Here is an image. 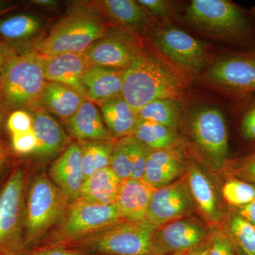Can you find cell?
Wrapping results in <instances>:
<instances>
[{"label":"cell","instance_id":"cell-1","mask_svg":"<svg viewBox=\"0 0 255 255\" xmlns=\"http://www.w3.org/2000/svg\"><path fill=\"white\" fill-rule=\"evenodd\" d=\"M111 26L95 1H70L36 50L42 56L84 53Z\"/></svg>","mask_w":255,"mask_h":255},{"label":"cell","instance_id":"cell-2","mask_svg":"<svg viewBox=\"0 0 255 255\" xmlns=\"http://www.w3.org/2000/svg\"><path fill=\"white\" fill-rule=\"evenodd\" d=\"M185 88L179 73L144 48L124 71L122 95L134 112L159 99L177 100Z\"/></svg>","mask_w":255,"mask_h":255},{"label":"cell","instance_id":"cell-3","mask_svg":"<svg viewBox=\"0 0 255 255\" xmlns=\"http://www.w3.org/2000/svg\"><path fill=\"white\" fill-rule=\"evenodd\" d=\"M198 29L221 41L255 49V19L236 3L227 0H193L186 12Z\"/></svg>","mask_w":255,"mask_h":255},{"label":"cell","instance_id":"cell-4","mask_svg":"<svg viewBox=\"0 0 255 255\" xmlns=\"http://www.w3.org/2000/svg\"><path fill=\"white\" fill-rule=\"evenodd\" d=\"M69 204L63 191L46 176L32 180L25 199L23 253L38 246L48 230L60 222Z\"/></svg>","mask_w":255,"mask_h":255},{"label":"cell","instance_id":"cell-5","mask_svg":"<svg viewBox=\"0 0 255 255\" xmlns=\"http://www.w3.org/2000/svg\"><path fill=\"white\" fill-rule=\"evenodd\" d=\"M47 82L43 56L33 50L11 60L0 78V93L10 113L16 110L31 112L40 107Z\"/></svg>","mask_w":255,"mask_h":255},{"label":"cell","instance_id":"cell-6","mask_svg":"<svg viewBox=\"0 0 255 255\" xmlns=\"http://www.w3.org/2000/svg\"><path fill=\"white\" fill-rule=\"evenodd\" d=\"M155 230L146 220H125L63 248L94 255H155Z\"/></svg>","mask_w":255,"mask_h":255},{"label":"cell","instance_id":"cell-7","mask_svg":"<svg viewBox=\"0 0 255 255\" xmlns=\"http://www.w3.org/2000/svg\"><path fill=\"white\" fill-rule=\"evenodd\" d=\"M122 219L116 203L97 204L79 198L69 205L58 231L35 248L67 246L100 232Z\"/></svg>","mask_w":255,"mask_h":255},{"label":"cell","instance_id":"cell-8","mask_svg":"<svg viewBox=\"0 0 255 255\" xmlns=\"http://www.w3.org/2000/svg\"><path fill=\"white\" fill-rule=\"evenodd\" d=\"M26 173L23 164H15L0 187V255L23 252Z\"/></svg>","mask_w":255,"mask_h":255},{"label":"cell","instance_id":"cell-9","mask_svg":"<svg viewBox=\"0 0 255 255\" xmlns=\"http://www.w3.org/2000/svg\"><path fill=\"white\" fill-rule=\"evenodd\" d=\"M12 11L0 17V41L16 55L36 50L56 18L35 9Z\"/></svg>","mask_w":255,"mask_h":255},{"label":"cell","instance_id":"cell-10","mask_svg":"<svg viewBox=\"0 0 255 255\" xmlns=\"http://www.w3.org/2000/svg\"><path fill=\"white\" fill-rule=\"evenodd\" d=\"M190 131L196 145L217 168L226 163L229 136L226 119L221 110L211 107L196 109L190 117Z\"/></svg>","mask_w":255,"mask_h":255},{"label":"cell","instance_id":"cell-11","mask_svg":"<svg viewBox=\"0 0 255 255\" xmlns=\"http://www.w3.org/2000/svg\"><path fill=\"white\" fill-rule=\"evenodd\" d=\"M208 78L232 95L248 100L255 97V49L223 57L209 69Z\"/></svg>","mask_w":255,"mask_h":255},{"label":"cell","instance_id":"cell-12","mask_svg":"<svg viewBox=\"0 0 255 255\" xmlns=\"http://www.w3.org/2000/svg\"><path fill=\"white\" fill-rule=\"evenodd\" d=\"M143 50L137 36L112 26L85 54L92 65L125 70Z\"/></svg>","mask_w":255,"mask_h":255},{"label":"cell","instance_id":"cell-13","mask_svg":"<svg viewBox=\"0 0 255 255\" xmlns=\"http://www.w3.org/2000/svg\"><path fill=\"white\" fill-rule=\"evenodd\" d=\"M154 44L183 70L196 73L206 66L205 48L200 41L176 28L156 29L150 33Z\"/></svg>","mask_w":255,"mask_h":255},{"label":"cell","instance_id":"cell-14","mask_svg":"<svg viewBox=\"0 0 255 255\" xmlns=\"http://www.w3.org/2000/svg\"><path fill=\"white\" fill-rule=\"evenodd\" d=\"M205 229L190 220L177 219L157 228L154 234V255H189L205 240Z\"/></svg>","mask_w":255,"mask_h":255},{"label":"cell","instance_id":"cell-15","mask_svg":"<svg viewBox=\"0 0 255 255\" xmlns=\"http://www.w3.org/2000/svg\"><path fill=\"white\" fill-rule=\"evenodd\" d=\"M192 206L189 187L182 181L156 189L152 194L145 220L156 229L179 219Z\"/></svg>","mask_w":255,"mask_h":255},{"label":"cell","instance_id":"cell-16","mask_svg":"<svg viewBox=\"0 0 255 255\" xmlns=\"http://www.w3.org/2000/svg\"><path fill=\"white\" fill-rule=\"evenodd\" d=\"M102 14L112 26L135 36L150 31L152 14L134 0H96Z\"/></svg>","mask_w":255,"mask_h":255},{"label":"cell","instance_id":"cell-17","mask_svg":"<svg viewBox=\"0 0 255 255\" xmlns=\"http://www.w3.org/2000/svg\"><path fill=\"white\" fill-rule=\"evenodd\" d=\"M50 177L70 204L80 197L84 178L82 155L78 142H73L52 165Z\"/></svg>","mask_w":255,"mask_h":255},{"label":"cell","instance_id":"cell-18","mask_svg":"<svg viewBox=\"0 0 255 255\" xmlns=\"http://www.w3.org/2000/svg\"><path fill=\"white\" fill-rule=\"evenodd\" d=\"M91 65L85 53L43 56V70L47 81L65 84L76 89L83 95L82 78Z\"/></svg>","mask_w":255,"mask_h":255},{"label":"cell","instance_id":"cell-19","mask_svg":"<svg viewBox=\"0 0 255 255\" xmlns=\"http://www.w3.org/2000/svg\"><path fill=\"white\" fill-rule=\"evenodd\" d=\"M30 113L37 139L34 153L43 159L53 158L68 145L69 137L62 126L41 107Z\"/></svg>","mask_w":255,"mask_h":255},{"label":"cell","instance_id":"cell-20","mask_svg":"<svg viewBox=\"0 0 255 255\" xmlns=\"http://www.w3.org/2000/svg\"><path fill=\"white\" fill-rule=\"evenodd\" d=\"M124 70L91 65L82 80L87 100L95 105L122 95Z\"/></svg>","mask_w":255,"mask_h":255},{"label":"cell","instance_id":"cell-21","mask_svg":"<svg viewBox=\"0 0 255 255\" xmlns=\"http://www.w3.org/2000/svg\"><path fill=\"white\" fill-rule=\"evenodd\" d=\"M64 124L70 136L78 140H114L98 108L88 100Z\"/></svg>","mask_w":255,"mask_h":255},{"label":"cell","instance_id":"cell-22","mask_svg":"<svg viewBox=\"0 0 255 255\" xmlns=\"http://www.w3.org/2000/svg\"><path fill=\"white\" fill-rule=\"evenodd\" d=\"M182 156L171 148L151 150L142 180L154 189L168 185L182 173Z\"/></svg>","mask_w":255,"mask_h":255},{"label":"cell","instance_id":"cell-23","mask_svg":"<svg viewBox=\"0 0 255 255\" xmlns=\"http://www.w3.org/2000/svg\"><path fill=\"white\" fill-rule=\"evenodd\" d=\"M155 190L142 180L128 179L122 181L116 204L118 205L122 219L130 221L145 220Z\"/></svg>","mask_w":255,"mask_h":255},{"label":"cell","instance_id":"cell-24","mask_svg":"<svg viewBox=\"0 0 255 255\" xmlns=\"http://www.w3.org/2000/svg\"><path fill=\"white\" fill-rule=\"evenodd\" d=\"M87 100L76 89L58 82H47L42 94L40 107L57 116L63 123L78 112Z\"/></svg>","mask_w":255,"mask_h":255},{"label":"cell","instance_id":"cell-25","mask_svg":"<svg viewBox=\"0 0 255 255\" xmlns=\"http://www.w3.org/2000/svg\"><path fill=\"white\" fill-rule=\"evenodd\" d=\"M98 106L104 122L114 138L132 135L138 118L136 112H134L122 95L105 101Z\"/></svg>","mask_w":255,"mask_h":255},{"label":"cell","instance_id":"cell-26","mask_svg":"<svg viewBox=\"0 0 255 255\" xmlns=\"http://www.w3.org/2000/svg\"><path fill=\"white\" fill-rule=\"evenodd\" d=\"M121 183L111 167L100 169L84 181L80 198L97 204H115Z\"/></svg>","mask_w":255,"mask_h":255},{"label":"cell","instance_id":"cell-27","mask_svg":"<svg viewBox=\"0 0 255 255\" xmlns=\"http://www.w3.org/2000/svg\"><path fill=\"white\" fill-rule=\"evenodd\" d=\"M188 182L191 195L201 212L208 219H217L219 211L216 194L206 174L201 169L192 166L188 174Z\"/></svg>","mask_w":255,"mask_h":255},{"label":"cell","instance_id":"cell-28","mask_svg":"<svg viewBox=\"0 0 255 255\" xmlns=\"http://www.w3.org/2000/svg\"><path fill=\"white\" fill-rule=\"evenodd\" d=\"M137 116L138 120L155 122L176 130L180 124L182 109L176 99H159L144 106Z\"/></svg>","mask_w":255,"mask_h":255},{"label":"cell","instance_id":"cell-29","mask_svg":"<svg viewBox=\"0 0 255 255\" xmlns=\"http://www.w3.org/2000/svg\"><path fill=\"white\" fill-rule=\"evenodd\" d=\"M78 142L82 150L85 180L97 171L110 167L114 140H78Z\"/></svg>","mask_w":255,"mask_h":255},{"label":"cell","instance_id":"cell-30","mask_svg":"<svg viewBox=\"0 0 255 255\" xmlns=\"http://www.w3.org/2000/svg\"><path fill=\"white\" fill-rule=\"evenodd\" d=\"M132 135L151 150L171 148L177 141L176 130L149 121L138 120Z\"/></svg>","mask_w":255,"mask_h":255},{"label":"cell","instance_id":"cell-31","mask_svg":"<svg viewBox=\"0 0 255 255\" xmlns=\"http://www.w3.org/2000/svg\"><path fill=\"white\" fill-rule=\"evenodd\" d=\"M229 236L237 255H255V227L238 214L229 220Z\"/></svg>","mask_w":255,"mask_h":255},{"label":"cell","instance_id":"cell-32","mask_svg":"<svg viewBox=\"0 0 255 255\" xmlns=\"http://www.w3.org/2000/svg\"><path fill=\"white\" fill-rule=\"evenodd\" d=\"M223 196L230 205L241 208L255 200V185L238 179L228 180L223 187Z\"/></svg>","mask_w":255,"mask_h":255},{"label":"cell","instance_id":"cell-33","mask_svg":"<svg viewBox=\"0 0 255 255\" xmlns=\"http://www.w3.org/2000/svg\"><path fill=\"white\" fill-rule=\"evenodd\" d=\"M110 167L121 180L131 179L130 135L116 140L111 159Z\"/></svg>","mask_w":255,"mask_h":255},{"label":"cell","instance_id":"cell-34","mask_svg":"<svg viewBox=\"0 0 255 255\" xmlns=\"http://www.w3.org/2000/svg\"><path fill=\"white\" fill-rule=\"evenodd\" d=\"M130 158H131V179L142 180L147 157L151 149L135 137L130 135Z\"/></svg>","mask_w":255,"mask_h":255},{"label":"cell","instance_id":"cell-35","mask_svg":"<svg viewBox=\"0 0 255 255\" xmlns=\"http://www.w3.org/2000/svg\"><path fill=\"white\" fill-rule=\"evenodd\" d=\"M240 119V134L243 140L255 142V97L247 100Z\"/></svg>","mask_w":255,"mask_h":255},{"label":"cell","instance_id":"cell-36","mask_svg":"<svg viewBox=\"0 0 255 255\" xmlns=\"http://www.w3.org/2000/svg\"><path fill=\"white\" fill-rule=\"evenodd\" d=\"M6 129L11 135L32 130L33 119L31 113L24 110H16L11 112L6 121Z\"/></svg>","mask_w":255,"mask_h":255},{"label":"cell","instance_id":"cell-37","mask_svg":"<svg viewBox=\"0 0 255 255\" xmlns=\"http://www.w3.org/2000/svg\"><path fill=\"white\" fill-rule=\"evenodd\" d=\"M11 144L13 151L18 155L34 153L37 147V139L33 129L11 135Z\"/></svg>","mask_w":255,"mask_h":255},{"label":"cell","instance_id":"cell-38","mask_svg":"<svg viewBox=\"0 0 255 255\" xmlns=\"http://www.w3.org/2000/svg\"><path fill=\"white\" fill-rule=\"evenodd\" d=\"M208 255H237L231 240L226 235H215L208 246Z\"/></svg>","mask_w":255,"mask_h":255},{"label":"cell","instance_id":"cell-39","mask_svg":"<svg viewBox=\"0 0 255 255\" xmlns=\"http://www.w3.org/2000/svg\"><path fill=\"white\" fill-rule=\"evenodd\" d=\"M237 177L255 185V152L242 159L236 168Z\"/></svg>","mask_w":255,"mask_h":255},{"label":"cell","instance_id":"cell-40","mask_svg":"<svg viewBox=\"0 0 255 255\" xmlns=\"http://www.w3.org/2000/svg\"><path fill=\"white\" fill-rule=\"evenodd\" d=\"M21 255H94L77 250L70 249L63 247L50 248H34L25 252Z\"/></svg>","mask_w":255,"mask_h":255},{"label":"cell","instance_id":"cell-41","mask_svg":"<svg viewBox=\"0 0 255 255\" xmlns=\"http://www.w3.org/2000/svg\"><path fill=\"white\" fill-rule=\"evenodd\" d=\"M137 2L141 4L152 15L160 17H165L170 12L171 4L164 0H138Z\"/></svg>","mask_w":255,"mask_h":255},{"label":"cell","instance_id":"cell-42","mask_svg":"<svg viewBox=\"0 0 255 255\" xmlns=\"http://www.w3.org/2000/svg\"><path fill=\"white\" fill-rule=\"evenodd\" d=\"M26 4L33 9L35 8V9L48 14L52 13L57 14L61 11L63 7V3L58 0H31L26 1Z\"/></svg>","mask_w":255,"mask_h":255},{"label":"cell","instance_id":"cell-43","mask_svg":"<svg viewBox=\"0 0 255 255\" xmlns=\"http://www.w3.org/2000/svg\"><path fill=\"white\" fill-rule=\"evenodd\" d=\"M16 55L11 48L0 41V78L5 69Z\"/></svg>","mask_w":255,"mask_h":255},{"label":"cell","instance_id":"cell-44","mask_svg":"<svg viewBox=\"0 0 255 255\" xmlns=\"http://www.w3.org/2000/svg\"><path fill=\"white\" fill-rule=\"evenodd\" d=\"M238 214L255 227V200L238 209Z\"/></svg>","mask_w":255,"mask_h":255},{"label":"cell","instance_id":"cell-45","mask_svg":"<svg viewBox=\"0 0 255 255\" xmlns=\"http://www.w3.org/2000/svg\"><path fill=\"white\" fill-rule=\"evenodd\" d=\"M9 114L10 112L5 104L4 99L0 93V138H1L2 132L6 128V121Z\"/></svg>","mask_w":255,"mask_h":255},{"label":"cell","instance_id":"cell-46","mask_svg":"<svg viewBox=\"0 0 255 255\" xmlns=\"http://www.w3.org/2000/svg\"><path fill=\"white\" fill-rule=\"evenodd\" d=\"M10 154L9 146L2 139L0 138V171L4 168L5 164L9 160Z\"/></svg>","mask_w":255,"mask_h":255},{"label":"cell","instance_id":"cell-47","mask_svg":"<svg viewBox=\"0 0 255 255\" xmlns=\"http://www.w3.org/2000/svg\"><path fill=\"white\" fill-rule=\"evenodd\" d=\"M18 5H19L18 3L13 2V1L0 0V17L10 11H14L16 8H17Z\"/></svg>","mask_w":255,"mask_h":255},{"label":"cell","instance_id":"cell-48","mask_svg":"<svg viewBox=\"0 0 255 255\" xmlns=\"http://www.w3.org/2000/svg\"><path fill=\"white\" fill-rule=\"evenodd\" d=\"M189 255H208V246L201 247L199 249L196 250Z\"/></svg>","mask_w":255,"mask_h":255},{"label":"cell","instance_id":"cell-49","mask_svg":"<svg viewBox=\"0 0 255 255\" xmlns=\"http://www.w3.org/2000/svg\"><path fill=\"white\" fill-rule=\"evenodd\" d=\"M250 11H251V14L253 15V17H254L255 19V6L252 8V9L250 10Z\"/></svg>","mask_w":255,"mask_h":255}]
</instances>
